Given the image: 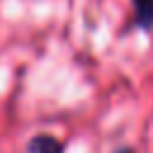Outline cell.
I'll list each match as a JSON object with an SVG mask.
<instances>
[{
  "label": "cell",
  "mask_w": 153,
  "mask_h": 153,
  "mask_svg": "<svg viewBox=\"0 0 153 153\" xmlns=\"http://www.w3.org/2000/svg\"><path fill=\"white\" fill-rule=\"evenodd\" d=\"M65 143L50 134H38L29 141V153H62Z\"/></svg>",
  "instance_id": "cell-1"
},
{
  "label": "cell",
  "mask_w": 153,
  "mask_h": 153,
  "mask_svg": "<svg viewBox=\"0 0 153 153\" xmlns=\"http://www.w3.org/2000/svg\"><path fill=\"white\" fill-rule=\"evenodd\" d=\"M136 12V24L141 29H153V0H131Z\"/></svg>",
  "instance_id": "cell-2"
}]
</instances>
